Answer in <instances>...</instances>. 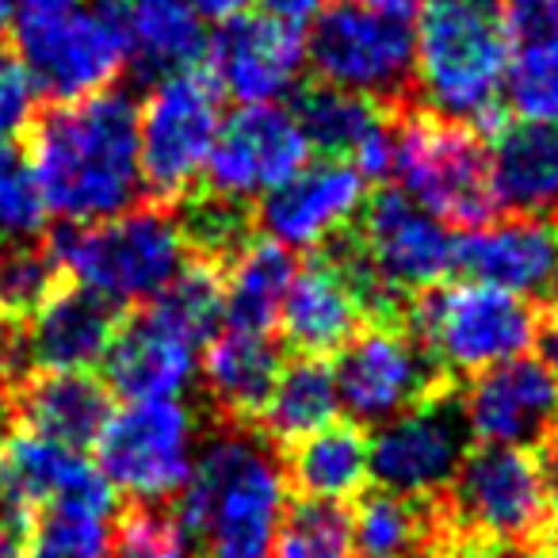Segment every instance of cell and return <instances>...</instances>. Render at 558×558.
<instances>
[{"instance_id":"1","label":"cell","mask_w":558,"mask_h":558,"mask_svg":"<svg viewBox=\"0 0 558 558\" xmlns=\"http://www.w3.org/2000/svg\"><path fill=\"white\" fill-rule=\"evenodd\" d=\"M27 165L47 210L65 226L108 222L142 207L138 108L116 88L77 104H50L32 119Z\"/></svg>"},{"instance_id":"2","label":"cell","mask_w":558,"mask_h":558,"mask_svg":"<svg viewBox=\"0 0 558 558\" xmlns=\"http://www.w3.org/2000/svg\"><path fill=\"white\" fill-rule=\"evenodd\" d=\"M172 509L192 527L199 558H271L288 512V474L260 433L222 421L195 451Z\"/></svg>"},{"instance_id":"3","label":"cell","mask_w":558,"mask_h":558,"mask_svg":"<svg viewBox=\"0 0 558 558\" xmlns=\"http://www.w3.org/2000/svg\"><path fill=\"white\" fill-rule=\"evenodd\" d=\"M509 50L505 0H421L413 96L433 116L494 134L505 123Z\"/></svg>"},{"instance_id":"4","label":"cell","mask_w":558,"mask_h":558,"mask_svg":"<svg viewBox=\"0 0 558 558\" xmlns=\"http://www.w3.org/2000/svg\"><path fill=\"white\" fill-rule=\"evenodd\" d=\"M47 245L65 279L108 299L119 311L157 299L187 264L177 215L154 203H142L108 222L62 226Z\"/></svg>"},{"instance_id":"5","label":"cell","mask_w":558,"mask_h":558,"mask_svg":"<svg viewBox=\"0 0 558 558\" xmlns=\"http://www.w3.org/2000/svg\"><path fill=\"white\" fill-rule=\"evenodd\" d=\"M390 177L402 184L398 192L444 226L478 230L497 210L489 149L478 131L425 108H402L395 116Z\"/></svg>"},{"instance_id":"6","label":"cell","mask_w":558,"mask_h":558,"mask_svg":"<svg viewBox=\"0 0 558 558\" xmlns=\"http://www.w3.org/2000/svg\"><path fill=\"white\" fill-rule=\"evenodd\" d=\"M405 329L448 379L482 375L520 360L535 344L539 318L524 299L478 279L440 283L410 303Z\"/></svg>"},{"instance_id":"7","label":"cell","mask_w":558,"mask_h":558,"mask_svg":"<svg viewBox=\"0 0 558 558\" xmlns=\"http://www.w3.org/2000/svg\"><path fill=\"white\" fill-rule=\"evenodd\" d=\"M16 62L35 96L77 104L116 85L126 65V27L119 4H73L50 16L16 20Z\"/></svg>"},{"instance_id":"8","label":"cell","mask_w":558,"mask_h":558,"mask_svg":"<svg viewBox=\"0 0 558 558\" xmlns=\"http://www.w3.org/2000/svg\"><path fill=\"white\" fill-rule=\"evenodd\" d=\"M440 509L451 532L478 547H524L555 524L539 456L489 444L463 459Z\"/></svg>"},{"instance_id":"9","label":"cell","mask_w":558,"mask_h":558,"mask_svg":"<svg viewBox=\"0 0 558 558\" xmlns=\"http://www.w3.org/2000/svg\"><path fill=\"white\" fill-rule=\"evenodd\" d=\"M199 451V413L180 398L126 402L96 436V466L134 505H169L187 486Z\"/></svg>"},{"instance_id":"10","label":"cell","mask_w":558,"mask_h":558,"mask_svg":"<svg viewBox=\"0 0 558 558\" xmlns=\"http://www.w3.org/2000/svg\"><path fill=\"white\" fill-rule=\"evenodd\" d=\"M306 62L322 85L367 96L383 108H405L413 96V27L356 0H337L314 20Z\"/></svg>"},{"instance_id":"11","label":"cell","mask_w":558,"mask_h":558,"mask_svg":"<svg viewBox=\"0 0 558 558\" xmlns=\"http://www.w3.org/2000/svg\"><path fill=\"white\" fill-rule=\"evenodd\" d=\"M222 131V93L207 73H177L149 88L138 111V154L146 192L161 203L192 195Z\"/></svg>"},{"instance_id":"12","label":"cell","mask_w":558,"mask_h":558,"mask_svg":"<svg viewBox=\"0 0 558 558\" xmlns=\"http://www.w3.org/2000/svg\"><path fill=\"white\" fill-rule=\"evenodd\" d=\"M337 398L352 425H375L417 410L451 390V379L405 326H367L341 349L333 367Z\"/></svg>"},{"instance_id":"13","label":"cell","mask_w":558,"mask_h":558,"mask_svg":"<svg viewBox=\"0 0 558 558\" xmlns=\"http://www.w3.org/2000/svg\"><path fill=\"white\" fill-rule=\"evenodd\" d=\"M471 425L456 387L387 421L372 436V478L410 501H440L471 456Z\"/></svg>"},{"instance_id":"14","label":"cell","mask_w":558,"mask_h":558,"mask_svg":"<svg viewBox=\"0 0 558 558\" xmlns=\"http://www.w3.org/2000/svg\"><path fill=\"white\" fill-rule=\"evenodd\" d=\"M306 157H311V142L295 111L283 104H248L222 119L199 187L248 203L253 195H268L271 187L288 184L295 172H303Z\"/></svg>"},{"instance_id":"15","label":"cell","mask_w":558,"mask_h":558,"mask_svg":"<svg viewBox=\"0 0 558 558\" xmlns=\"http://www.w3.org/2000/svg\"><path fill=\"white\" fill-rule=\"evenodd\" d=\"M207 65L218 93L233 96L241 108L276 104L303 77L306 35L260 12H241L222 20V27L207 39Z\"/></svg>"},{"instance_id":"16","label":"cell","mask_w":558,"mask_h":558,"mask_svg":"<svg viewBox=\"0 0 558 558\" xmlns=\"http://www.w3.org/2000/svg\"><path fill=\"white\" fill-rule=\"evenodd\" d=\"M367 203V180L349 161L306 165L288 184L271 187L253 210L268 241L283 248H322L352 230Z\"/></svg>"},{"instance_id":"17","label":"cell","mask_w":558,"mask_h":558,"mask_svg":"<svg viewBox=\"0 0 558 558\" xmlns=\"http://www.w3.org/2000/svg\"><path fill=\"white\" fill-rule=\"evenodd\" d=\"M456 268L524 299L527 306L539 303L543 311H558V222L512 215L466 230L459 238Z\"/></svg>"},{"instance_id":"18","label":"cell","mask_w":558,"mask_h":558,"mask_svg":"<svg viewBox=\"0 0 558 558\" xmlns=\"http://www.w3.org/2000/svg\"><path fill=\"white\" fill-rule=\"evenodd\" d=\"M463 413L474 440L539 451L558 428V379L539 360H509L474 375L463 395Z\"/></svg>"},{"instance_id":"19","label":"cell","mask_w":558,"mask_h":558,"mask_svg":"<svg viewBox=\"0 0 558 558\" xmlns=\"http://www.w3.org/2000/svg\"><path fill=\"white\" fill-rule=\"evenodd\" d=\"M123 311L108 299L62 283L16 333V375L24 372H88L111 349Z\"/></svg>"},{"instance_id":"20","label":"cell","mask_w":558,"mask_h":558,"mask_svg":"<svg viewBox=\"0 0 558 558\" xmlns=\"http://www.w3.org/2000/svg\"><path fill=\"white\" fill-rule=\"evenodd\" d=\"M295 119L311 149L326 161H349L364 180L390 177V149H395V116L402 108H383L356 93L314 85L295 100Z\"/></svg>"},{"instance_id":"21","label":"cell","mask_w":558,"mask_h":558,"mask_svg":"<svg viewBox=\"0 0 558 558\" xmlns=\"http://www.w3.org/2000/svg\"><path fill=\"white\" fill-rule=\"evenodd\" d=\"M16 433H32L65 448H88L111 417L108 387L93 372H24L0 398Z\"/></svg>"},{"instance_id":"22","label":"cell","mask_w":558,"mask_h":558,"mask_svg":"<svg viewBox=\"0 0 558 558\" xmlns=\"http://www.w3.org/2000/svg\"><path fill=\"white\" fill-rule=\"evenodd\" d=\"M279 322H283V337L291 349H299V356L341 352L360 333L364 306H360L356 288L349 283V276L329 248H318L295 271Z\"/></svg>"},{"instance_id":"23","label":"cell","mask_w":558,"mask_h":558,"mask_svg":"<svg viewBox=\"0 0 558 558\" xmlns=\"http://www.w3.org/2000/svg\"><path fill=\"white\" fill-rule=\"evenodd\" d=\"M104 387L126 402H165L192 387L199 349L161 329L146 311L123 318L111 349L104 352Z\"/></svg>"},{"instance_id":"24","label":"cell","mask_w":558,"mask_h":558,"mask_svg":"<svg viewBox=\"0 0 558 558\" xmlns=\"http://www.w3.org/2000/svg\"><path fill=\"white\" fill-rule=\"evenodd\" d=\"M497 207L558 222V123H501L489 134Z\"/></svg>"},{"instance_id":"25","label":"cell","mask_w":558,"mask_h":558,"mask_svg":"<svg viewBox=\"0 0 558 558\" xmlns=\"http://www.w3.org/2000/svg\"><path fill=\"white\" fill-rule=\"evenodd\" d=\"M4 463H9V489H12V509L32 517L35 509H47L54 501H111L116 505V489L93 466L77 448L43 440L32 433H12L9 448H4Z\"/></svg>"},{"instance_id":"26","label":"cell","mask_w":558,"mask_h":558,"mask_svg":"<svg viewBox=\"0 0 558 558\" xmlns=\"http://www.w3.org/2000/svg\"><path fill=\"white\" fill-rule=\"evenodd\" d=\"M199 372L207 398L218 405L222 421L245 425V421H256V413L268 402L271 387L283 372V349L271 341V333L230 326L226 333L207 341Z\"/></svg>"},{"instance_id":"27","label":"cell","mask_w":558,"mask_h":558,"mask_svg":"<svg viewBox=\"0 0 558 558\" xmlns=\"http://www.w3.org/2000/svg\"><path fill=\"white\" fill-rule=\"evenodd\" d=\"M356 558H448L459 539L440 501H410L387 489L360 494L352 512Z\"/></svg>"},{"instance_id":"28","label":"cell","mask_w":558,"mask_h":558,"mask_svg":"<svg viewBox=\"0 0 558 558\" xmlns=\"http://www.w3.org/2000/svg\"><path fill=\"white\" fill-rule=\"evenodd\" d=\"M509 20V73H505V104L524 123H558V4L543 9H512Z\"/></svg>"},{"instance_id":"29","label":"cell","mask_w":558,"mask_h":558,"mask_svg":"<svg viewBox=\"0 0 558 558\" xmlns=\"http://www.w3.org/2000/svg\"><path fill=\"white\" fill-rule=\"evenodd\" d=\"M126 65L142 77H177L207 58V27L187 0H126Z\"/></svg>"},{"instance_id":"30","label":"cell","mask_w":558,"mask_h":558,"mask_svg":"<svg viewBox=\"0 0 558 558\" xmlns=\"http://www.w3.org/2000/svg\"><path fill=\"white\" fill-rule=\"evenodd\" d=\"M283 474L306 501H349L372 478V440L352 421H333L288 448Z\"/></svg>"},{"instance_id":"31","label":"cell","mask_w":558,"mask_h":558,"mask_svg":"<svg viewBox=\"0 0 558 558\" xmlns=\"http://www.w3.org/2000/svg\"><path fill=\"white\" fill-rule=\"evenodd\" d=\"M295 256L291 248L276 245L268 238H253L230 264L222 276V318L233 329H256L268 333L279 322L283 299L295 279Z\"/></svg>"},{"instance_id":"32","label":"cell","mask_w":558,"mask_h":558,"mask_svg":"<svg viewBox=\"0 0 558 558\" xmlns=\"http://www.w3.org/2000/svg\"><path fill=\"white\" fill-rule=\"evenodd\" d=\"M341 398H337L333 367L322 356H295L283 364L264 410L256 413V433L268 444H299L303 436L333 425Z\"/></svg>"},{"instance_id":"33","label":"cell","mask_w":558,"mask_h":558,"mask_svg":"<svg viewBox=\"0 0 558 558\" xmlns=\"http://www.w3.org/2000/svg\"><path fill=\"white\" fill-rule=\"evenodd\" d=\"M111 501H54L24 524L20 558H111Z\"/></svg>"},{"instance_id":"34","label":"cell","mask_w":558,"mask_h":558,"mask_svg":"<svg viewBox=\"0 0 558 558\" xmlns=\"http://www.w3.org/2000/svg\"><path fill=\"white\" fill-rule=\"evenodd\" d=\"M222 271L210 268L203 260H187L184 268L172 276V283L157 299H149L142 311L169 329L172 337L187 341L192 349L207 344L215 337L218 322H222Z\"/></svg>"},{"instance_id":"35","label":"cell","mask_w":558,"mask_h":558,"mask_svg":"<svg viewBox=\"0 0 558 558\" xmlns=\"http://www.w3.org/2000/svg\"><path fill=\"white\" fill-rule=\"evenodd\" d=\"M177 226L184 233V245L192 260H203L222 271L241 248L253 241V207L241 199H226L207 187H195L192 195L180 199Z\"/></svg>"},{"instance_id":"36","label":"cell","mask_w":558,"mask_h":558,"mask_svg":"<svg viewBox=\"0 0 558 558\" xmlns=\"http://www.w3.org/2000/svg\"><path fill=\"white\" fill-rule=\"evenodd\" d=\"M271 558H356L352 512L333 501H306V497H299L283 512Z\"/></svg>"},{"instance_id":"37","label":"cell","mask_w":558,"mask_h":558,"mask_svg":"<svg viewBox=\"0 0 558 558\" xmlns=\"http://www.w3.org/2000/svg\"><path fill=\"white\" fill-rule=\"evenodd\" d=\"M65 283L62 264L39 241H0V311L27 322Z\"/></svg>"},{"instance_id":"38","label":"cell","mask_w":558,"mask_h":558,"mask_svg":"<svg viewBox=\"0 0 558 558\" xmlns=\"http://www.w3.org/2000/svg\"><path fill=\"white\" fill-rule=\"evenodd\" d=\"M111 558H199V543L172 505H131L111 532Z\"/></svg>"},{"instance_id":"39","label":"cell","mask_w":558,"mask_h":558,"mask_svg":"<svg viewBox=\"0 0 558 558\" xmlns=\"http://www.w3.org/2000/svg\"><path fill=\"white\" fill-rule=\"evenodd\" d=\"M47 222V203L27 154L0 142V241H32Z\"/></svg>"},{"instance_id":"40","label":"cell","mask_w":558,"mask_h":558,"mask_svg":"<svg viewBox=\"0 0 558 558\" xmlns=\"http://www.w3.org/2000/svg\"><path fill=\"white\" fill-rule=\"evenodd\" d=\"M35 119V88L16 58L0 54V142H12Z\"/></svg>"},{"instance_id":"41","label":"cell","mask_w":558,"mask_h":558,"mask_svg":"<svg viewBox=\"0 0 558 558\" xmlns=\"http://www.w3.org/2000/svg\"><path fill=\"white\" fill-rule=\"evenodd\" d=\"M326 9V0H260V16L276 20V24H288L303 32L306 24L322 16Z\"/></svg>"},{"instance_id":"42","label":"cell","mask_w":558,"mask_h":558,"mask_svg":"<svg viewBox=\"0 0 558 558\" xmlns=\"http://www.w3.org/2000/svg\"><path fill=\"white\" fill-rule=\"evenodd\" d=\"M16 333L20 322H12L9 314L0 311V398H4L9 383L16 379Z\"/></svg>"},{"instance_id":"43","label":"cell","mask_w":558,"mask_h":558,"mask_svg":"<svg viewBox=\"0 0 558 558\" xmlns=\"http://www.w3.org/2000/svg\"><path fill=\"white\" fill-rule=\"evenodd\" d=\"M535 344H539V364L558 379V311H547V318L539 322Z\"/></svg>"},{"instance_id":"44","label":"cell","mask_w":558,"mask_h":558,"mask_svg":"<svg viewBox=\"0 0 558 558\" xmlns=\"http://www.w3.org/2000/svg\"><path fill=\"white\" fill-rule=\"evenodd\" d=\"M539 466H543V482H547V497H550V512H555V520H558V428H555V436H550L547 444H543L539 451Z\"/></svg>"},{"instance_id":"45","label":"cell","mask_w":558,"mask_h":558,"mask_svg":"<svg viewBox=\"0 0 558 558\" xmlns=\"http://www.w3.org/2000/svg\"><path fill=\"white\" fill-rule=\"evenodd\" d=\"M24 524H27V517L16 509L0 520V558H20V547H24Z\"/></svg>"},{"instance_id":"46","label":"cell","mask_w":558,"mask_h":558,"mask_svg":"<svg viewBox=\"0 0 558 558\" xmlns=\"http://www.w3.org/2000/svg\"><path fill=\"white\" fill-rule=\"evenodd\" d=\"M9 12H16V20H32V16H50V12L73 9L77 0H4Z\"/></svg>"},{"instance_id":"47","label":"cell","mask_w":558,"mask_h":558,"mask_svg":"<svg viewBox=\"0 0 558 558\" xmlns=\"http://www.w3.org/2000/svg\"><path fill=\"white\" fill-rule=\"evenodd\" d=\"M199 16H215V20H230V16H241L248 9V0H187Z\"/></svg>"},{"instance_id":"48","label":"cell","mask_w":558,"mask_h":558,"mask_svg":"<svg viewBox=\"0 0 558 558\" xmlns=\"http://www.w3.org/2000/svg\"><path fill=\"white\" fill-rule=\"evenodd\" d=\"M364 9L383 12V16H398V20H410L413 12L421 9V0H356Z\"/></svg>"},{"instance_id":"49","label":"cell","mask_w":558,"mask_h":558,"mask_svg":"<svg viewBox=\"0 0 558 558\" xmlns=\"http://www.w3.org/2000/svg\"><path fill=\"white\" fill-rule=\"evenodd\" d=\"M474 558H547L535 547H478Z\"/></svg>"},{"instance_id":"50","label":"cell","mask_w":558,"mask_h":558,"mask_svg":"<svg viewBox=\"0 0 558 558\" xmlns=\"http://www.w3.org/2000/svg\"><path fill=\"white\" fill-rule=\"evenodd\" d=\"M12 512V489H9V463H4V444H0V520Z\"/></svg>"},{"instance_id":"51","label":"cell","mask_w":558,"mask_h":558,"mask_svg":"<svg viewBox=\"0 0 558 558\" xmlns=\"http://www.w3.org/2000/svg\"><path fill=\"white\" fill-rule=\"evenodd\" d=\"M539 550H543V555H550V558H558V520L547 527V535L539 539Z\"/></svg>"},{"instance_id":"52","label":"cell","mask_w":558,"mask_h":558,"mask_svg":"<svg viewBox=\"0 0 558 558\" xmlns=\"http://www.w3.org/2000/svg\"><path fill=\"white\" fill-rule=\"evenodd\" d=\"M512 9H543V4H558V0H509Z\"/></svg>"},{"instance_id":"53","label":"cell","mask_w":558,"mask_h":558,"mask_svg":"<svg viewBox=\"0 0 558 558\" xmlns=\"http://www.w3.org/2000/svg\"><path fill=\"white\" fill-rule=\"evenodd\" d=\"M4 20H9V4L0 0V35H4Z\"/></svg>"}]
</instances>
